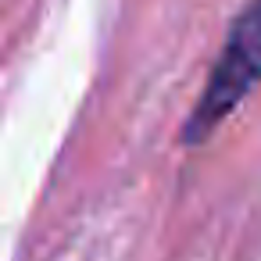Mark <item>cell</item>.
I'll use <instances>...</instances> for the list:
<instances>
[{
	"mask_svg": "<svg viewBox=\"0 0 261 261\" xmlns=\"http://www.w3.org/2000/svg\"><path fill=\"white\" fill-rule=\"evenodd\" d=\"M257 83H261V0H254L236 18L229 40H225L215 68L207 75V86L190 111V122L182 129V143H190V147L204 143L250 97V90Z\"/></svg>",
	"mask_w": 261,
	"mask_h": 261,
	"instance_id": "6da1fadb",
	"label": "cell"
}]
</instances>
